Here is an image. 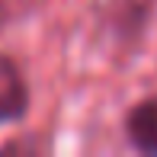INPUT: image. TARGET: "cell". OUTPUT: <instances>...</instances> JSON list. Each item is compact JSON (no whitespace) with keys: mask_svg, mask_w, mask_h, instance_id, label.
Here are the masks:
<instances>
[{"mask_svg":"<svg viewBox=\"0 0 157 157\" xmlns=\"http://www.w3.org/2000/svg\"><path fill=\"white\" fill-rule=\"evenodd\" d=\"M29 112V87L19 67L0 55V122H19Z\"/></svg>","mask_w":157,"mask_h":157,"instance_id":"1","label":"cell"},{"mask_svg":"<svg viewBox=\"0 0 157 157\" xmlns=\"http://www.w3.org/2000/svg\"><path fill=\"white\" fill-rule=\"evenodd\" d=\"M125 132H128V141L138 151L157 154V96H147L128 109Z\"/></svg>","mask_w":157,"mask_h":157,"instance_id":"2","label":"cell"}]
</instances>
